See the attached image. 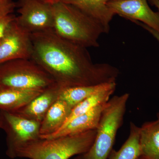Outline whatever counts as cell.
<instances>
[{
    "mask_svg": "<svg viewBox=\"0 0 159 159\" xmlns=\"http://www.w3.org/2000/svg\"><path fill=\"white\" fill-rule=\"evenodd\" d=\"M31 59L61 88L99 85L116 81L119 70L95 63L87 48L62 38L53 31L31 34Z\"/></svg>",
    "mask_w": 159,
    "mask_h": 159,
    "instance_id": "6da1fadb",
    "label": "cell"
},
{
    "mask_svg": "<svg viewBox=\"0 0 159 159\" xmlns=\"http://www.w3.org/2000/svg\"><path fill=\"white\" fill-rule=\"evenodd\" d=\"M53 31L58 36L87 48L99 47V38L106 32L98 22L61 2L53 5Z\"/></svg>",
    "mask_w": 159,
    "mask_h": 159,
    "instance_id": "7a4b0ae2",
    "label": "cell"
},
{
    "mask_svg": "<svg viewBox=\"0 0 159 159\" xmlns=\"http://www.w3.org/2000/svg\"><path fill=\"white\" fill-rule=\"evenodd\" d=\"M97 129L55 139L40 138L30 141L16 148L11 158L69 159L90 149L95 141Z\"/></svg>",
    "mask_w": 159,
    "mask_h": 159,
    "instance_id": "3957f363",
    "label": "cell"
},
{
    "mask_svg": "<svg viewBox=\"0 0 159 159\" xmlns=\"http://www.w3.org/2000/svg\"><path fill=\"white\" fill-rule=\"evenodd\" d=\"M129 94L112 97L102 111L95 141L90 149L74 159H107L123 122Z\"/></svg>",
    "mask_w": 159,
    "mask_h": 159,
    "instance_id": "277c9868",
    "label": "cell"
},
{
    "mask_svg": "<svg viewBox=\"0 0 159 159\" xmlns=\"http://www.w3.org/2000/svg\"><path fill=\"white\" fill-rule=\"evenodd\" d=\"M56 83L31 59H17L0 65V86L44 91Z\"/></svg>",
    "mask_w": 159,
    "mask_h": 159,
    "instance_id": "5b68a950",
    "label": "cell"
},
{
    "mask_svg": "<svg viewBox=\"0 0 159 159\" xmlns=\"http://www.w3.org/2000/svg\"><path fill=\"white\" fill-rule=\"evenodd\" d=\"M3 129L6 134V154L11 158L21 145L40 138L41 122L26 119L11 112L2 111Z\"/></svg>",
    "mask_w": 159,
    "mask_h": 159,
    "instance_id": "8992f818",
    "label": "cell"
},
{
    "mask_svg": "<svg viewBox=\"0 0 159 159\" xmlns=\"http://www.w3.org/2000/svg\"><path fill=\"white\" fill-rule=\"evenodd\" d=\"M16 20L31 34L53 31V5L40 0H18Z\"/></svg>",
    "mask_w": 159,
    "mask_h": 159,
    "instance_id": "52a82bcc",
    "label": "cell"
},
{
    "mask_svg": "<svg viewBox=\"0 0 159 159\" xmlns=\"http://www.w3.org/2000/svg\"><path fill=\"white\" fill-rule=\"evenodd\" d=\"M32 52L31 33L15 19L0 37V65L15 59H31Z\"/></svg>",
    "mask_w": 159,
    "mask_h": 159,
    "instance_id": "ba28073f",
    "label": "cell"
},
{
    "mask_svg": "<svg viewBox=\"0 0 159 159\" xmlns=\"http://www.w3.org/2000/svg\"><path fill=\"white\" fill-rule=\"evenodd\" d=\"M107 5L115 15L141 22L159 33V12L151 9L148 0H111Z\"/></svg>",
    "mask_w": 159,
    "mask_h": 159,
    "instance_id": "9c48e42d",
    "label": "cell"
},
{
    "mask_svg": "<svg viewBox=\"0 0 159 159\" xmlns=\"http://www.w3.org/2000/svg\"><path fill=\"white\" fill-rule=\"evenodd\" d=\"M61 89L56 83L43 91L25 106L11 112L41 123L49 109L58 99Z\"/></svg>",
    "mask_w": 159,
    "mask_h": 159,
    "instance_id": "30bf717a",
    "label": "cell"
},
{
    "mask_svg": "<svg viewBox=\"0 0 159 159\" xmlns=\"http://www.w3.org/2000/svg\"><path fill=\"white\" fill-rule=\"evenodd\" d=\"M107 102L97 106L87 112L74 118L55 133L41 139H55L57 137L76 134L89 130L97 129L100 122L102 111Z\"/></svg>",
    "mask_w": 159,
    "mask_h": 159,
    "instance_id": "8fae6325",
    "label": "cell"
},
{
    "mask_svg": "<svg viewBox=\"0 0 159 159\" xmlns=\"http://www.w3.org/2000/svg\"><path fill=\"white\" fill-rule=\"evenodd\" d=\"M111 0H60L61 2L76 7L93 19L104 28L106 33L110 30V24L115 14L109 8Z\"/></svg>",
    "mask_w": 159,
    "mask_h": 159,
    "instance_id": "7c38bea8",
    "label": "cell"
},
{
    "mask_svg": "<svg viewBox=\"0 0 159 159\" xmlns=\"http://www.w3.org/2000/svg\"><path fill=\"white\" fill-rule=\"evenodd\" d=\"M63 100L58 99L49 109L41 123L40 138L53 134L66 123L72 110Z\"/></svg>",
    "mask_w": 159,
    "mask_h": 159,
    "instance_id": "4fadbf2b",
    "label": "cell"
},
{
    "mask_svg": "<svg viewBox=\"0 0 159 159\" xmlns=\"http://www.w3.org/2000/svg\"><path fill=\"white\" fill-rule=\"evenodd\" d=\"M141 156L144 159H159V117L140 127Z\"/></svg>",
    "mask_w": 159,
    "mask_h": 159,
    "instance_id": "5bb4252c",
    "label": "cell"
},
{
    "mask_svg": "<svg viewBox=\"0 0 159 159\" xmlns=\"http://www.w3.org/2000/svg\"><path fill=\"white\" fill-rule=\"evenodd\" d=\"M43 91L19 89L0 86V111L12 112L19 109Z\"/></svg>",
    "mask_w": 159,
    "mask_h": 159,
    "instance_id": "9a60e30c",
    "label": "cell"
},
{
    "mask_svg": "<svg viewBox=\"0 0 159 159\" xmlns=\"http://www.w3.org/2000/svg\"><path fill=\"white\" fill-rule=\"evenodd\" d=\"M116 82L110 83L104 88L96 92L78 103L72 109L71 113L64 125L74 118L87 112L97 106L107 102L116 90Z\"/></svg>",
    "mask_w": 159,
    "mask_h": 159,
    "instance_id": "2e32d148",
    "label": "cell"
},
{
    "mask_svg": "<svg viewBox=\"0 0 159 159\" xmlns=\"http://www.w3.org/2000/svg\"><path fill=\"white\" fill-rule=\"evenodd\" d=\"M140 127L131 122L129 136L121 148L111 151L108 159H136L141 156L140 144Z\"/></svg>",
    "mask_w": 159,
    "mask_h": 159,
    "instance_id": "e0dca14e",
    "label": "cell"
},
{
    "mask_svg": "<svg viewBox=\"0 0 159 159\" xmlns=\"http://www.w3.org/2000/svg\"><path fill=\"white\" fill-rule=\"evenodd\" d=\"M109 83H107L97 85L61 88L58 99L63 100L73 108L80 102L104 88Z\"/></svg>",
    "mask_w": 159,
    "mask_h": 159,
    "instance_id": "ac0fdd59",
    "label": "cell"
},
{
    "mask_svg": "<svg viewBox=\"0 0 159 159\" xmlns=\"http://www.w3.org/2000/svg\"><path fill=\"white\" fill-rule=\"evenodd\" d=\"M16 4L13 0H0V37L16 18Z\"/></svg>",
    "mask_w": 159,
    "mask_h": 159,
    "instance_id": "d6986e66",
    "label": "cell"
},
{
    "mask_svg": "<svg viewBox=\"0 0 159 159\" xmlns=\"http://www.w3.org/2000/svg\"><path fill=\"white\" fill-rule=\"evenodd\" d=\"M133 22L141 26L142 28L145 29L146 31H148V32L150 33L159 43V33L158 31L154 30V29H152V28L146 25H145V24H143V23L141 22L138 21H134Z\"/></svg>",
    "mask_w": 159,
    "mask_h": 159,
    "instance_id": "ffe728a7",
    "label": "cell"
},
{
    "mask_svg": "<svg viewBox=\"0 0 159 159\" xmlns=\"http://www.w3.org/2000/svg\"><path fill=\"white\" fill-rule=\"evenodd\" d=\"M151 5L156 7L159 12V0H148Z\"/></svg>",
    "mask_w": 159,
    "mask_h": 159,
    "instance_id": "44dd1931",
    "label": "cell"
},
{
    "mask_svg": "<svg viewBox=\"0 0 159 159\" xmlns=\"http://www.w3.org/2000/svg\"><path fill=\"white\" fill-rule=\"evenodd\" d=\"M43 2L50 4V5H53L56 3L59 2L60 0H40Z\"/></svg>",
    "mask_w": 159,
    "mask_h": 159,
    "instance_id": "7402d4cb",
    "label": "cell"
},
{
    "mask_svg": "<svg viewBox=\"0 0 159 159\" xmlns=\"http://www.w3.org/2000/svg\"><path fill=\"white\" fill-rule=\"evenodd\" d=\"M2 111H0V129L2 128Z\"/></svg>",
    "mask_w": 159,
    "mask_h": 159,
    "instance_id": "603a6c76",
    "label": "cell"
},
{
    "mask_svg": "<svg viewBox=\"0 0 159 159\" xmlns=\"http://www.w3.org/2000/svg\"><path fill=\"white\" fill-rule=\"evenodd\" d=\"M136 159H144L142 157H141V156H140V157H139L138 158H137Z\"/></svg>",
    "mask_w": 159,
    "mask_h": 159,
    "instance_id": "cb8c5ba5",
    "label": "cell"
}]
</instances>
